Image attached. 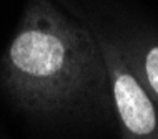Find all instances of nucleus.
Instances as JSON below:
<instances>
[{
    "label": "nucleus",
    "instance_id": "obj_2",
    "mask_svg": "<svg viewBox=\"0 0 158 139\" xmlns=\"http://www.w3.org/2000/svg\"><path fill=\"white\" fill-rule=\"evenodd\" d=\"M115 101L123 123L131 133L145 136L155 129V109L140 85L131 76L122 75L117 78Z\"/></svg>",
    "mask_w": 158,
    "mask_h": 139
},
{
    "label": "nucleus",
    "instance_id": "obj_1",
    "mask_svg": "<svg viewBox=\"0 0 158 139\" xmlns=\"http://www.w3.org/2000/svg\"><path fill=\"white\" fill-rule=\"evenodd\" d=\"M10 58L19 70L35 76H48L62 68L65 46L55 35L30 30L19 35L10 48Z\"/></svg>",
    "mask_w": 158,
    "mask_h": 139
},
{
    "label": "nucleus",
    "instance_id": "obj_3",
    "mask_svg": "<svg viewBox=\"0 0 158 139\" xmlns=\"http://www.w3.org/2000/svg\"><path fill=\"white\" fill-rule=\"evenodd\" d=\"M145 70L148 75V81H150L152 88L158 95V46L152 48L150 53L147 55V63H145Z\"/></svg>",
    "mask_w": 158,
    "mask_h": 139
}]
</instances>
